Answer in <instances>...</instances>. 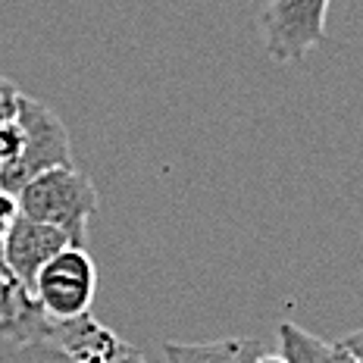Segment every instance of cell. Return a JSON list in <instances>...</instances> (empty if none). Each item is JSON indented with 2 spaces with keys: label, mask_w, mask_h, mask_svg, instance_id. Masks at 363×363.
Wrapping results in <instances>:
<instances>
[{
  "label": "cell",
  "mask_w": 363,
  "mask_h": 363,
  "mask_svg": "<svg viewBox=\"0 0 363 363\" xmlns=\"http://www.w3.org/2000/svg\"><path fill=\"white\" fill-rule=\"evenodd\" d=\"M329 0H269L263 10V44L276 63H301L326 41Z\"/></svg>",
  "instance_id": "obj_4"
},
{
  "label": "cell",
  "mask_w": 363,
  "mask_h": 363,
  "mask_svg": "<svg viewBox=\"0 0 363 363\" xmlns=\"http://www.w3.org/2000/svg\"><path fill=\"white\" fill-rule=\"evenodd\" d=\"M19 97H22V91L13 85L10 79H4V75H0V123H6V119H16Z\"/></svg>",
  "instance_id": "obj_10"
},
{
  "label": "cell",
  "mask_w": 363,
  "mask_h": 363,
  "mask_svg": "<svg viewBox=\"0 0 363 363\" xmlns=\"http://www.w3.org/2000/svg\"><path fill=\"white\" fill-rule=\"evenodd\" d=\"M279 357L285 363H338V345L323 342L294 323H282L279 326Z\"/></svg>",
  "instance_id": "obj_7"
},
{
  "label": "cell",
  "mask_w": 363,
  "mask_h": 363,
  "mask_svg": "<svg viewBox=\"0 0 363 363\" xmlns=\"http://www.w3.org/2000/svg\"><path fill=\"white\" fill-rule=\"evenodd\" d=\"M16 216H19L16 198L0 188V263H4V238H6V232H10V225H13V219Z\"/></svg>",
  "instance_id": "obj_11"
},
{
  "label": "cell",
  "mask_w": 363,
  "mask_h": 363,
  "mask_svg": "<svg viewBox=\"0 0 363 363\" xmlns=\"http://www.w3.org/2000/svg\"><path fill=\"white\" fill-rule=\"evenodd\" d=\"M338 345H342L345 351L351 354V357L357 360V363H363V329L351 332V335H345V338H342V342H338Z\"/></svg>",
  "instance_id": "obj_12"
},
{
  "label": "cell",
  "mask_w": 363,
  "mask_h": 363,
  "mask_svg": "<svg viewBox=\"0 0 363 363\" xmlns=\"http://www.w3.org/2000/svg\"><path fill=\"white\" fill-rule=\"evenodd\" d=\"M169 363H260L267 347L257 338H216V342H166L163 345Z\"/></svg>",
  "instance_id": "obj_6"
},
{
  "label": "cell",
  "mask_w": 363,
  "mask_h": 363,
  "mask_svg": "<svg viewBox=\"0 0 363 363\" xmlns=\"http://www.w3.org/2000/svg\"><path fill=\"white\" fill-rule=\"evenodd\" d=\"M32 307H35V298L22 289L16 279L6 272L4 263H0V335L10 332Z\"/></svg>",
  "instance_id": "obj_8"
},
{
  "label": "cell",
  "mask_w": 363,
  "mask_h": 363,
  "mask_svg": "<svg viewBox=\"0 0 363 363\" xmlns=\"http://www.w3.org/2000/svg\"><path fill=\"white\" fill-rule=\"evenodd\" d=\"M66 247H69V238L63 232L19 213L4 238V267L22 289L32 294L38 272L48 267L60 251H66Z\"/></svg>",
  "instance_id": "obj_5"
},
{
  "label": "cell",
  "mask_w": 363,
  "mask_h": 363,
  "mask_svg": "<svg viewBox=\"0 0 363 363\" xmlns=\"http://www.w3.org/2000/svg\"><path fill=\"white\" fill-rule=\"evenodd\" d=\"M16 203L22 216L63 232L75 247H85L88 219L97 213L101 198H97L94 182L82 169L60 166V169H48L35 176L16 194Z\"/></svg>",
  "instance_id": "obj_1"
},
{
  "label": "cell",
  "mask_w": 363,
  "mask_h": 363,
  "mask_svg": "<svg viewBox=\"0 0 363 363\" xmlns=\"http://www.w3.org/2000/svg\"><path fill=\"white\" fill-rule=\"evenodd\" d=\"M260 363H285L282 357H279V354H267V357H263Z\"/></svg>",
  "instance_id": "obj_14"
},
{
  "label": "cell",
  "mask_w": 363,
  "mask_h": 363,
  "mask_svg": "<svg viewBox=\"0 0 363 363\" xmlns=\"http://www.w3.org/2000/svg\"><path fill=\"white\" fill-rule=\"evenodd\" d=\"M16 123L22 128V150L10 166L0 169V188L10 191L13 198L41 172L60 169V166H75L69 128L63 125L57 110H50V104L22 94Z\"/></svg>",
  "instance_id": "obj_2"
},
{
  "label": "cell",
  "mask_w": 363,
  "mask_h": 363,
  "mask_svg": "<svg viewBox=\"0 0 363 363\" xmlns=\"http://www.w3.org/2000/svg\"><path fill=\"white\" fill-rule=\"evenodd\" d=\"M97 291V269L85 247L69 245L60 251L35 279L32 298L50 320H79L91 313Z\"/></svg>",
  "instance_id": "obj_3"
},
{
  "label": "cell",
  "mask_w": 363,
  "mask_h": 363,
  "mask_svg": "<svg viewBox=\"0 0 363 363\" xmlns=\"http://www.w3.org/2000/svg\"><path fill=\"white\" fill-rule=\"evenodd\" d=\"M335 345H338V342H335ZM338 363H357V360H354V357H351V354H347V351H345V347H342V345H338Z\"/></svg>",
  "instance_id": "obj_13"
},
{
  "label": "cell",
  "mask_w": 363,
  "mask_h": 363,
  "mask_svg": "<svg viewBox=\"0 0 363 363\" xmlns=\"http://www.w3.org/2000/svg\"><path fill=\"white\" fill-rule=\"evenodd\" d=\"M19 150H22V128L16 119H6V123H0V169L16 160Z\"/></svg>",
  "instance_id": "obj_9"
}]
</instances>
